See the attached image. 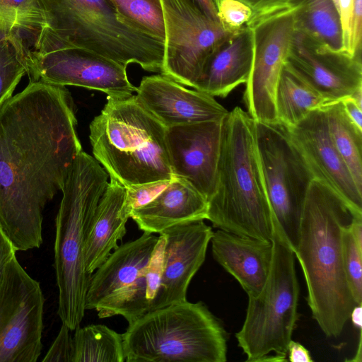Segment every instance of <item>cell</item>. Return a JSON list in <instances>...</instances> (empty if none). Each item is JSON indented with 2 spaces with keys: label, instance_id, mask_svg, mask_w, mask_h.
<instances>
[{
  "label": "cell",
  "instance_id": "cell-1",
  "mask_svg": "<svg viewBox=\"0 0 362 362\" xmlns=\"http://www.w3.org/2000/svg\"><path fill=\"white\" fill-rule=\"evenodd\" d=\"M65 86L30 81L0 107V226L17 251L42 243L43 211L82 147Z\"/></svg>",
  "mask_w": 362,
  "mask_h": 362
},
{
  "label": "cell",
  "instance_id": "cell-2",
  "mask_svg": "<svg viewBox=\"0 0 362 362\" xmlns=\"http://www.w3.org/2000/svg\"><path fill=\"white\" fill-rule=\"evenodd\" d=\"M356 214L327 185L314 179L308 191L296 248L313 318L324 334L337 337L356 305L343 266L342 231Z\"/></svg>",
  "mask_w": 362,
  "mask_h": 362
},
{
  "label": "cell",
  "instance_id": "cell-3",
  "mask_svg": "<svg viewBox=\"0 0 362 362\" xmlns=\"http://www.w3.org/2000/svg\"><path fill=\"white\" fill-rule=\"evenodd\" d=\"M206 219L215 228L272 240L275 220L259 159L256 122L235 107L224 118L214 192Z\"/></svg>",
  "mask_w": 362,
  "mask_h": 362
},
{
  "label": "cell",
  "instance_id": "cell-4",
  "mask_svg": "<svg viewBox=\"0 0 362 362\" xmlns=\"http://www.w3.org/2000/svg\"><path fill=\"white\" fill-rule=\"evenodd\" d=\"M108 176L95 158L82 151L62 189L56 217L54 267L59 290L57 314L71 331L79 327L86 310L91 275L86 270L85 243Z\"/></svg>",
  "mask_w": 362,
  "mask_h": 362
},
{
  "label": "cell",
  "instance_id": "cell-5",
  "mask_svg": "<svg viewBox=\"0 0 362 362\" xmlns=\"http://www.w3.org/2000/svg\"><path fill=\"white\" fill-rule=\"evenodd\" d=\"M89 128L94 158L110 178L124 187L173 178L166 127L136 95L107 96Z\"/></svg>",
  "mask_w": 362,
  "mask_h": 362
},
{
  "label": "cell",
  "instance_id": "cell-6",
  "mask_svg": "<svg viewBox=\"0 0 362 362\" xmlns=\"http://www.w3.org/2000/svg\"><path fill=\"white\" fill-rule=\"evenodd\" d=\"M127 362H225L226 332L202 303L187 300L148 312L122 334Z\"/></svg>",
  "mask_w": 362,
  "mask_h": 362
},
{
  "label": "cell",
  "instance_id": "cell-7",
  "mask_svg": "<svg viewBox=\"0 0 362 362\" xmlns=\"http://www.w3.org/2000/svg\"><path fill=\"white\" fill-rule=\"evenodd\" d=\"M47 26L71 44L127 66L162 72L164 42L134 25L110 0H38Z\"/></svg>",
  "mask_w": 362,
  "mask_h": 362
},
{
  "label": "cell",
  "instance_id": "cell-8",
  "mask_svg": "<svg viewBox=\"0 0 362 362\" xmlns=\"http://www.w3.org/2000/svg\"><path fill=\"white\" fill-rule=\"evenodd\" d=\"M272 241L273 258L267 281L257 296H248L245 319L235 334L250 362L262 361L272 351L286 361L298 320L295 255L276 222Z\"/></svg>",
  "mask_w": 362,
  "mask_h": 362
},
{
  "label": "cell",
  "instance_id": "cell-9",
  "mask_svg": "<svg viewBox=\"0 0 362 362\" xmlns=\"http://www.w3.org/2000/svg\"><path fill=\"white\" fill-rule=\"evenodd\" d=\"M256 122V139L269 203L281 233L294 251L303 206L315 179L287 127L277 122Z\"/></svg>",
  "mask_w": 362,
  "mask_h": 362
},
{
  "label": "cell",
  "instance_id": "cell-10",
  "mask_svg": "<svg viewBox=\"0 0 362 362\" xmlns=\"http://www.w3.org/2000/svg\"><path fill=\"white\" fill-rule=\"evenodd\" d=\"M28 75L30 81L79 86L112 98L127 97L136 90L126 66L71 44L47 26L30 47Z\"/></svg>",
  "mask_w": 362,
  "mask_h": 362
},
{
  "label": "cell",
  "instance_id": "cell-11",
  "mask_svg": "<svg viewBox=\"0 0 362 362\" xmlns=\"http://www.w3.org/2000/svg\"><path fill=\"white\" fill-rule=\"evenodd\" d=\"M165 40L161 74L194 87L211 55L234 32L189 0H160Z\"/></svg>",
  "mask_w": 362,
  "mask_h": 362
},
{
  "label": "cell",
  "instance_id": "cell-12",
  "mask_svg": "<svg viewBox=\"0 0 362 362\" xmlns=\"http://www.w3.org/2000/svg\"><path fill=\"white\" fill-rule=\"evenodd\" d=\"M45 298L16 256L0 284V362H36L42 349Z\"/></svg>",
  "mask_w": 362,
  "mask_h": 362
},
{
  "label": "cell",
  "instance_id": "cell-13",
  "mask_svg": "<svg viewBox=\"0 0 362 362\" xmlns=\"http://www.w3.org/2000/svg\"><path fill=\"white\" fill-rule=\"evenodd\" d=\"M294 12L267 19L251 28L254 57L243 100L255 122H278L275 90L295 35Z\"/></svg>",
  "mask_w": 362,
  "mask_h": 362
},
{
  "label": "cell",
  "instance_id": "cell-14",
  "mask_svg": "<svg viewBox=\"0 0 362 362\" xmlns=\"http://www.w3.org/2000/svg\"><path fill=\"white\" fill-rule=\"evenodd\" d=\"M223 119L166 128L173 177L189 182L207 201L215 189Z\"/></svg>",
  "mask_w": 362,
  "mask_h": 362
},
{
  "label": "cell",
  "instance_id": "cell-15",
  "mask_svg": "<svg viewBox=\"0 0 362 362\" xmlns=\"http://www.w3.org/2000/svg\"><path fill=\"white\" fill-rule=\"evenodd\" d=\"M287 129L315 179L335 192L356 214L362 215V192L332 141L323 107Z\"/></svg>",
  "mask_w": 362,
  "mask_h": 362
},
{
  "label": "cell",
  "instance_id": "cell-16",
  "mask_svg": "<svg viewBox=\"0 0 362 362\" xmlns=\"http://www.w3.org/2000/svg\"><path fill=\"white\" fill-rule=\"evenodd\" d=\"M285 64L328 103L362 87L361 56L315 48L296 31Z\"/></svg>",
  "mask_w": 362,
  "mask_h": 362
},
{
  "label": "cell",
  "instance_id": "cell-17",
  "mask_svg": "<svg viewBox=\"0 0 362 362\" xmlns=\"http://www.w3.org/2000/svg\"><path fill=\"white\" fill-rule=\"evenodd\" d=\"M212 233L204 220L180 223L160 233L165 245L154 310L187 300L189 284L205 260Z\"/></svg>",
  "mask_w": 362,
  "mask_h": 362
},
{
  "label": "cell",
  "instance_id": "cell-18",
  "mask_svg": "<svg viewBox=\"0 0 362 362\" xmlns=\"http://www.w3.org/2000/svg\"><path fill=\"white\" fill-rule=\"evenodd\" d=\"M136 92L141 104L166 128L223 120L229 112L214 97L187 89L162 74L143 78Z\"/></svg>",
  "mask_w": 362,
  "mask_h": 362
},
{
  "label": "cell",
  "instance_id": "cell-19",
  "mask_svg": "<svg viewBox=\"0 0 362 362\" xmlns=\"http://www.w3.org/2000/svg\"><path fill=\"white\" fill-rule=\"evenodd\" d=\"M215 260L240 284L247 296H257L271 269L273 243L218 229L211 240Z\"/></svg>",
  "mask_w": 362,
  "mask_h": 362
},
{
  "label": "cell",
  "instance_id": "cell-20",
  "mask_svg": "<svg viewBox=\"0 0 362 362\" xmlns=\"http://www.w3.org/2000/svg\"><path fill=\"white\" fill-rule=\"evenodd\" d=\"M253 31L247 25L230 35L211 55L194 88L213 97L226 98L246 83L254 57Z\"/></svg>",
  "mask_w": 362,
  "mask_h": 362
},
{
  "label": "cell",
  "instance_id": "cell-21",
  "mask_svg": "<svg viewBox=\"0 0 362 362\" xmlns=\"http://www.w3.org/2000/svg\"><path fill=\"white\" fill-rule=\"evenodd\" d=\"M158 236L144 233L134 240L119 245L91 274L86 310H93L111 294L133 282L148 265Z\"/></svg>",
  "mask_w": 362,
  "mask_h": 362
},
{
  "label": "cell",
  "instance_id": "cell-22",
  "mask_svg": "<svg viewBox=\"0 0 362 362\" xmlns=\"http://www.w3.org/2000/svg\"><path fill=\"white\" fill-rule=\"evenodd\" d=\"M207 212L205 197L187 180L173 177L156 197L134 209L130 218L144 232L160 234L180 223L206 219Z\"/></svg>",
  "mask_w": 362,
  "mask_h": 362
},
{
  "label": "cell",
  "instance_id": "cell-23",
  "mask_svg": "<svg viewBox=\"0 0 362 362\" xmlns=\"http://www.w3.org/2000/svg\"><path fill=\"white\" fill-rule=\"evenodd\" d=\"M125 187L113 178L107 183L90 221L85 243V266L92 274L118 247L128 218L122 215Z\"/></svg>",
  "mask_w": 362,
  "mask_h": 362
},
{
  "label": "cell",
  "instance_id": "cell-24",
  "mask_svg": "<svg viewBox=\"0 0 362 362\" xmlns=\"http://www.w3.org/2000/svg\"><path fill=\"white\" fill-rule=\"evenodd\" d=\"M164 245L165 238L159 234L151 259L137 278L97 306L100 318L122 315L130 324L154 310L160 287Z\"/></svg>",
  "mask_w": 362,
  "mask_h": 362
},
{
  "label": "cell",
  "instance_id": "cell-25",
  "mask_svg": "<svg viewBox=\"0 0 362 362\" xmlns=\"http://www.w3.org/2000/svg\"><path fill=\"white\" fill-rule=\"evenodd\" d=\"M294 16L295 31L312 46L346 51L339 14L332 0H303Z\"/></svg>",
  "mask_w": 362,
  "mask_h": 362
},
{
  "label": "cell",
  "instance_id": "cell-26",
  "mask_svg": "<svg viewBox=\"0 0 362 362\" xmlns=\"http://www.w3.org/2000/svg\"><path fill=\"white\" fill-rule=\"evenodd\" d=\"M274 103L278 122L287 127L295 126L312 111L328 104L286 64L276 86Z\"/></svg>",
  "mask_w": 362,
  "mask_h": 362
},
{
  "label": "cell",
  "instance_id": "cell-27",
  "mask_svg": "<svg viewBox=\"0 0 362 362\" xmlns=\"http://www.w3.org/2000/svg\"><path fill=\"white\" fill-rule=\"evenodd\" d=\"M332 141L362 192V130L346 115L342 102L323 106Z\"/></svg>",
  "mask_w": 362,
  "mask_h": 362
},
{
  "label": "cell",
  "instance_id": "cell-28",
  "mask_svg": "<svg viewBox=\"0 0 362 362\" xmlns=\"http://www.w3.org/2000/svg\"><path fill=\"white\" fill-rule=\"evenodd\" d=\"M73 337L72 362H124L122 334L104 325L78 327Z\"/></svg>",
  "mask_w": 362,
  "mask_h": 362
},
{
  "label": "cell",
  "instance_id": "cell-29",
  "mask_svg": "<svg viewBox=\"0 0 362 362\" xmlns=\"http://www.w3.org/2000/svg\"><path fill=\"white\" fill-rule=\"evenodd\" d=\"M46 26L38 0H0V37L23 42L30 49Z\"/></svg>",
  "mask_w": 362,
  "mask_h": 362
},
{
  "label": "cell",
  "instance_id": "cell-30",
  "mask_svg": "<svg viewBox=\"0 0 362 362\" xmlns=\"http://www.w3.org/2000/svg\"><path fill=\"white\" fill-rule=\"evenodd\" d=\"M29 54L30 49L23 42L0 37V107L28 74Z\"/></svg>",
  "mask_w": 362,
  "mask_h": 362
},
{
  "label": "cell",
  "instance_id": "cell-31",
  "mask_svg": "<svg viewBox=\"0 0 362 362\" xmlns=\"http://www.w3.org/2000/svg\"><path fill=\"white\" fill-rule=\"evenodd\" d=\"M117 11L134 25L163 42L165 23L160 0H110Z\"/></svg>",
  "mask_w": 362,
  "mask_h": 362
},
{
  "label": "cell",
  "instance_id": "cell-32",
  "mask_svg": "<svg viewBox=\"0 0 362 362\" xmlns=\"http://www.w3.org/2000/svg\"><path fill=\"white\" fill-rule=\"evenodd\" d=\"M351 223L342 231L343 266L354 300L356 304H361L362 247L358 245L350 230Z\"/></svg>",
  "mask_w": 362,
  "mask_h": 362
},
{
  "label": "cell",
  "instance_id": "cell-33",
  "mask_svg": "<svg viewBox=\"0 0 362 362\" xmlns=\"http://www.w3.org/2000/svg\"><path fill=\"white\" fill-rule=\"evenodd\" d=\"M214 4L220 0H213ZM246 4L252 16L246 25L252 28L262 21L282 13L296 11L303 0H238Z\"/></svg>",
  "mask_w": 362,
  "mask_h": 362
},
{
  "label": "cell",
  "instance_id": "cell-34",
  "mask_svg": "<svg viewBox=\"0 0 362 362\" xmlns=\"http://www.w3.org/2000/svg\"><path fill=\"white\" fill-rule=\"evenodd\" d=\"M172 180H158L125 187V197L121 209L122 215L129 219L134 209L152 201L168 185Z\"/></svg>",
  "mask_w": 362,
  "mask_h": 362
},
{
  "label": "cell",
  "instance_id": "cell-35",
  "mask_svg": "<svg viewBox=\"0 0 362 362\" xmlns=\"http://www.w3.org/2000/svg\"><path fill=\"white\" fill-rule=\"evenodd\" d=\"M215 5L220 23L232 32L246 25L252 16L251 9L238 0H220Z\"/></svg>",
  "mask_w": 362,
  "mask_h": 362
},
{
  "label": "cell",
  "instance_id": "cell-36",
  "mask_svg": "<svg viewBox=\"0 0 362 362\" xmlns=\"http://www.w3.org/2000/svg\"><path fill=\"white\" fill-rule=\"evenodd\" d=\"M70 331L69 327L62 323L56 339L42 361L72 362L73 337Z\"/></svg>",
  "mask_w": 362,
  "mask_h": 362
},
{
  "label": "cell",
  "instance_id": "cell-37",
  "mask_svg": "<svg viewBox=\"0 0 362 362\" xmlns=\"http://www.w3.org/2000/svg\"><path fill=\"white\" fill-rule=\"evenodd\" d=\"M362 0H354L349 32V53L361 57Z\"/></svg>",
  "mask_w": 362,
  "mask_h": 362
},
{
  "label": "cell",
  "instance_id": "cell-38",
  "mask_svg": "<svg viewBox=\"0 0 362 362\" xmlns=\"http://www.w3.org/2000/svg\"><path fill=\"white\" fill-rule=\"evenodd\" d=\"M354 0H339V14L344 49L349 53V32Z\"/></svg>",
  "mask_w": 362,
  "mask_h": 362
},
{
  "label": "cell",
  "instance_id": "cell-39",
  "mask_svg": "<svg viewBox=\"0 0 362 362\" xmlns=\"http://www.w3.org/2000/svg\"><path fill=\"white\" fill-rule=\"evenodd\" d=\"M17 250L0 226V284L7 264Z\"/></svg>",
  "mask_w": 362,
  "mask_h": 362
},
{
  "label": "cell",
  "instance_id": "cell-40",
  "mask_svg": "<svg viewBox=\"0 0 362 362\" xmlns=\"http://www.w3.org/2000/svg\"><path fill=\"white\" fill-rule=\"evenodd\" d=\"M287 355L291 362H313V360L308 351L301 344L291 340L288 346Z\"/></svg>",
  "mask_w": 362,
  "mask_h": 362
},
{
  "label": "cell",
  "instance_id": "cell-41",
  "mask_svg": "<svg viewBox=\"0 0 362 362\" xmlns=\"http://www.w3.org/2000/svg\"><path fill=\"white\" fill-rule=\"evenodd\" d=\"M341 102L348 117L358 129L362 130V108L358 107L351 97L341 100Z\"/></svg>",
  "mask_w": 362,
  "mask_h": 362
},
{
  "label": "cell",
  "instance_id": "cell-42",
  "mask_svg": "<svg viewBox=\"0 0 362 362\" xmlns=\"http://www.w3.org/2000/svg\"><path fill=\"white\" fill-rule=\"evenodd\" d=\"M209 18L219 21L216 5L213 0H189ZM220 22V21H219Z\"/></svg>",
  "mask_w": 362,
  "mask_h": 362
},
{
  "label": "cell",
  "instance_id": "cell-43",
  "mask_svg": "<svg viewBox=\"0 0 362 362\" xmlns=\"http://www.w3.org/2000/svg\"><path fill=\"white\" fill-rule=\"evenodd\" d=\"M349 320H351L354 326L360 331L362 328V308L361 304H356L352 308Z\"/></svg>",
  "mask_w": 362,
  "mask_h": 362
},
{
  "label": "cell",
  "instance_id": "cell-44",
  "mask_svg": "<svg viewBox=\"0 0 362 362\" xmlns=\"http://www.w3.org/2000/svg\"><path fill=\"white\" fill-rule=\"evenodd\" d=\"M349 97H351L355 103L362 108V87L354 91Z\"/></svg>",
  "mask_w": 362,
  "mask_h": 362
},
{
  "label": "cell",
  "instance_id": "cell-45",
  "mask_svg": "<svg viewBox=\"0 0 362 362\" xmlns=\"http://www.w3.org/2000/svg\"><path fill=\"white\" fill-rule=\"evenodd\" d=\"M362 353H361V331L359 332V340H358V346L356 351V354L355 356V358L351 359V361L361 362L362 361L361 358Z\"/></svg>",
  "mask_w": 362,
  "mask_h": 362
},
{
  "label": "cell",
  "instance_id": "cell-46",
  "mask_svg": "<svg viewBox=\"0 0 362 362\" xmlns=\"http://www.w3.org/2000/svg\"><path fill=\"white\" fill-rule=\"evenodd\" d=\"M337 11H338V8H339V0H332Z\"/></svg>",
  "mask_w": 362,
  "mask_h": 362
}]
</instances>
